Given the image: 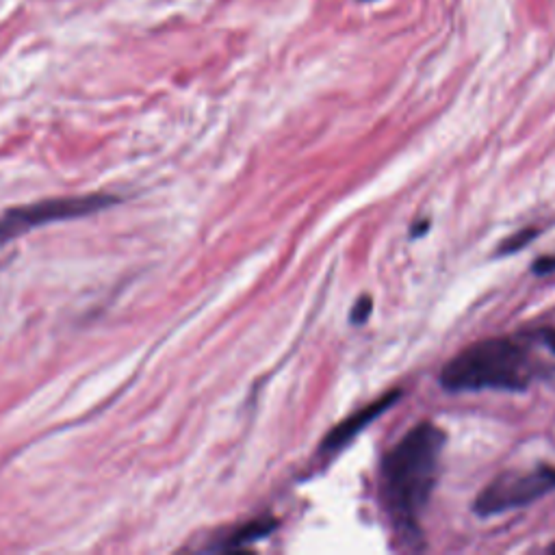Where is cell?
<instances>
[{
    "label": "cell",
    "instance_id": "1",
    "mask_svg": "<svg viewBox=\"0 0 555 555\" xmlns=\"http://www.w3.org/2000/svg\"><path fill=\"white\" fill-rule=\"evenodd\" d=\"M445 443L434 423H419L399 441L382 467V488L397 519L417 521L438 480V462Z\"/></svg>",
    "mask_w": 555,
    "mask_h": 555
},
{
    "label": "cell",
    "instance_id": "2",
    "mask_svg": "<svg viewBox=\"0 0 555 555\" xmlns=\"http://www.w3.org/2000/svg\"><path fill=\"white\" fill-rule=\"evenodd\" d=\"M449 391L506 389L527 386V358L519 345L508 339H488L460 352L441 373Z\"/></svg>",
    "mask_w": 555,
    "mask_h": 555
},
{
    "label": "cell",
    "instance_id": "3",
    "mask_svg": "<svg viewBox=\"0 0 555 555\" xmlns=\"http://www.w3.org/2000/svg\"><path fill=\"white\" fill-rule=\"evenodd\" d=\"M120 200L107 193H89V196H70V198H48L33 204L11 206L9 211L0 215V245L7 241L27 235V232L42 228L46 224L68 222L109 209Z\"/></svg>",
    "mask_w": 555,
    "mask_h": 555
},
{
    "label": "cell",
    "instance_id": "4",
    "mask_svg": "<svg viewBox=\"0 0 555 555\" xmlns=\"http://www.w3.org/2000/svg\"><path fill=\"white\" fill-rule=\"evenodd\" d=\"M555 490V469L540 467L529 473H508L499 477L475 501V512L482 516L501 514L527 506Z\"/></svg>",
    "mask_w": 555,
    "mask_h": 555
},
{
    "label": "cell",
    "instance_id": "5",
    "mask_svg": "<svg viewBox=\"0 0 555 555\" xmlns=\"http://www.w3.org/2000/svg\"><path fill=\"white\" fill-rule=\"evenodd\" d=\"M399 395H402L399 391L386 393L384 397L376 399V402H373V404L365 406L363 410H358L356 415H352L350 419H345L341 425H337V428H334V430L328 434V438H326L324 445H321V447H324L326 451H332V449L343 447L345 443H350L352 438H354L360 430H365L373 419H378V415H382V412H384L386 408L393 406V404L397 402V397H399Z\"/></svg>",
    "mask_w": 555,
    "mask_h": 555
},
{
    "label": "cell",
    "instance_id": "6",
    "mask_svg": "<svg viewBox=\"0 0 555 555\" xmlns=\"http://www.w3.org/2000/svg\"><path fill=\"white\" fill-rule=\"evenodd\" d=\"M276 529V521L274 519H256L248 525H243L239 527L237 532H232L228 538H224V542L219 547V551H239L243 547H248L252 545L254 540H261L265 538L267 534H271Z\"/></svg>",
    "mask_w": 555,
    "mask_h": 555
},
{
    "label": "cell",
    "instance_id": "7",
    "mask_svg": "<svg viewBox=\"0 0 555 555\" xmlns=\"http://www.w3.org/2000/svg\"><path fill=\"white\" fill-rule=\"evenodd\" d=\"M371 308H373V302H371L369 298H363V300H360V302L354 306L352 321H356V324H363V321L369 317Z\"/></svg>",
    "mask_w": 555,
    "mask_h": 555
},
{
    "label": "cell",
    "instance_id": "8",
    "mask_svg": "<svg viewBox=\"0 0 555 555\" xmlns=\"http://www.w3.org/2000/svg\"><path fill=\"white\" fill-rule=\"evenodd\" d=\"M536 235H538V232H536V230H525V232H521V235H519V237H516L514 241L510 239V241H508V245H506V248H503V250H506V252L519 250V248H523V245H525V241H529V239H532V237H536Z\"/></svg>",
    "mask_w": 555,
    "mask_h": 555
},
{
    "label": "cell",
    "instance_id": "9",
    "mask_svg": "<svg viewBox=\"0 0 555 555\" xmlns=\"http://www.w3.org/2000/svg\"><path fill=\"white\" fill-rule=\"evenodd\" d=\"M534 271H536V274H549V271H555V254L538 258Z\"/></svg>",
    "mask_w": 555,
    "mask_h": 555
},
{
    "label": "cell",
    "instance_id": "10",
    "mask_svg": "<svg viewBox=\"0 0 555 555\" xmlns=\"http://www.w3.org/2000/svg\"><path fill=\"white\" fill-rule=\"evenodd\" d=\"M545 341H547V345L551 347V350L555 352V330H549V332H545Z\"/></svg>",
    "mask_w": 555,
    "mask_h": 555
},
{
    "label": "cell",
    "instance_id": "11",
    "mask_svg": "<svg viewBox=\"0 0 555 555\" xmlns=\"http://www.w3.org/2000/svg\"><path fill=\"white\" fill-rule=\"evenodd\" d=\"M551 551H555V545H553V547H551Z\"/></svg>",
    "mask_w": 555,
    "mask_h": 555
}]
</instances>
